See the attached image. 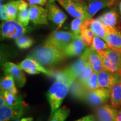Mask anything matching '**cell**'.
<instances>
[{"mask_svg":"<svg viewBox=\"0 0 121 121\" xmlns=\"http://www.w3.org/2000/svg\"><path fill=\"white\" fill-rule=\"evenodd\" d=\"M66 10V12L73 17H78L87 20L91 19L89 13L87 3L78 0H56Z\"/></svg>","mask_w":121,"mask_h":121,"instance_id":"cell-3","label":"cell"},{"mask_svg":"<svg viewBox=\"0 0 121 121\" xmlns=\"http://www.w3.org/2000/svg\"><path fill=\"white\" fill-rule=\"evenodd\" d=\"M72 32L66 31H54L45 39L44 44L64 50L68 44L76 37Z\"/></svg>","mask_w":121,"mask_h":121,"instance_id":"cell-5","label":"cell"},{"mask_svg":"<svg viewBox=\"0 0 121 121\" xmlns=\"http://www.w3.org/2000/svg\"><path fill=\"white\" fill-rule=\"evenodd\" d=\"M111 105L116 109L121 108V80L110 89Z\"/></svg>","mask_w":121,"mask_h":121,"instance_id":"cell-21","label":"cell"},{"mask_svg":"<svg viewBox=\"0 0 121 121\" xmlns=\"http://www.w3.org/2000/svg\"><path fill=\"white\" fill-rule=\"evenodd\" d=\"M16 44L21 49H27L31 47L34 43V40L31 38L27 36H22L16 39Z\"/></svg>","mask_w":121,"mask_h":121,"instance_id":"cell-32","label":"cell"},{"mask_svg":"<svg viewBox=\"0 0 121 121\" xmlns=\"http://www.w3.org/2000/svg\"><path fill=\"white\" fill-rule=\"evenodd\" d=\"M85 20L81 18L76 17L74 19L71 23V29L72 32L77 37L81 35V26Z\"/></svg>","mask_w":121,"mask_h":121,"instance_id":"cell-33","label":"cell"},{"mask_svg":"<svg viewBox=\"0 0 121 121\" xmlns=\"http://www.w3.org/2000/svg\"><path fill=\"white\" fill-rule=\"evenodd\" d=\"M86 88L88 90H94V89L99 88L98 85V72H94L91 75L90 78L85 85Z\"/></svg>","mask_w":121,"mask_h":121,"instance_id":"cell-34","label":"cell"},{"mask_svg":"<svg viewBox=\"0 0 121 121\" xmlns=\"http://www.w3.org/2000/svg\"><path fill=\"white\" fill-rule=\"evenodd\" d=\"M70 86L67 82L56 81L49 87L47 96L51 107L50 118L60 109L63 99L69 91Z\"/></svg>","mask_w":121,"mask_h":121,"instance_id":"cell-2","label":"cell"},{"mask_svg":"<svg viewBox=\"0 0 121 121\" xmlns=\"http://www.w3.org/2000/svg\"><path fill=\"white\" fill-rule=\"evenodd\" d=\"M69 91L75 98L78 99L84 100L86 99L88 90L78 80H76L70 86Z\"/></svg>","mask_w":121,"mask_h":121,"instance_id":"cell-22","label":"cell"},{"mask_svg":"<svg viewBox=\"0 0 121 121\" xmlns=\"http://www.w3.org/2000/svg\"><path fill=\"white\" fill-rule=\"evenodd\" d=\"M98 52L102 57L105 70L121 75V52L111 48Z\"/></svg>","mask_w":121,"mask_h":121,"instance_id":"cell-4","label":"cell"},{"mask_svg":"<svg viewBox=\"0 0 121 121\" xmlns=\"http://www.w3.org/2000/svg\"><path fill=\"white\" fill-rule=\"evenodd\" d=\"M95 34L90 28V26L82 27L81 28V38L86 47H90Z\"/></svg>","mask_w":121,"mask_h":121,"instance_id":"cell-25","label":"cell"},{"mask_svg":"<svg viewBox=\"0 0 121 121\" xmlns=\"http://www.w3.org/2000/svg\"><path fill=\"white\" fill-rule=\"evenodd\" d=\"M8 91L9 92H10L11 93L13 94H15V95H17L18 92H19V91H18L17 88H16V86H14V87H12L11 89H10V90H8Z\"/></svg>","mask_w":121,"mask_h":121,"instance_id":"cell-39","label":"cell"},{"mask_svg":"<svg viewBox=\"0 0 121 121\" xmlns=\"http://www.w3.org/2000/svg\"><path fill=\"white\" fill-rule=\"evenodd\" d=\"M29 14L30 21L35 25L48 24L47 10L42 6H30Z\"/></svg>","mask_w":121,"mask_h":121,"instance_id":"cell-14","label":"cell"},{"mask_svg":"<svg viewBox=\"0 0 121 121\" xmlns=\"http://www.w3.org/2000/svg\"><path fill=\"white\" fill-rule=\"evenodd\" d=\"M116 121H121V108L119 110H118L116 118Z\"/></svg>","mask_w":121,"mask_h":121,"instance_id":"cell-40","label":"cell"},{"mask_svg":"<svg viewBox=\"0 0 121 121\" xmlns=\"http://www.w3.org/2000/svg\"><path fill=\"white\" fill-rule=\"evenodd\" d=\"M48 20L57 25V29L60 28L65 21L67 16L60 7L54 2V0H49L46 5Z\"/></svg>","mask_w":121,"mask_h":121,"instance_id":"cell-8","label":"cell"},{"mask_svg":"<svg viewBox=\"0 0 121 121\" xmlns=\"http://www.w3.org/2000/svg\"><path fill=\"white\" fill-rule=\"evenodd\" d=\"M85 47V45L81 40L80 35L76 37L69 44L67 45L63 51L67 57L78 56L82 53Z\"/></svg>","mask_w":121,"mask_h":121,"instance_id":"cell-16","label":"cell"},{"mask_svg":"<svg viewBox=\"0 0 121 121\" xmlns=\"http://www.w3.org/2000/svg\"><path fill=\"white\" fill-rule=\"evenodd\" d=\"M30 21L29 9L25 8L19 9V12L17 16V22L25 27L28 26Z\"/></svg>","mask_w":121,"mask_h":121,"instance_id":"cell-29","label":"cell"},{"mask_svg":"<svg viewBox=\"0 0 121 121\" xmlns=\"http://www.w3.org/2000/svg\"><path fill=\"white\" fill-rule=\"evenodd\" d=\"M110 98V89L99 87L94 90H88L86 99L93 105H99L107 102Z\"/></svg>","mask_w":121,"mask_h":121,"instance_id":"cell-9","label":"cell"},{"mask_svg":"<svg viewBox=\"0 0 121 121\" xmlns=\"http://www.w3.org/2000/svg\"><path fill=\"white\" fill-rule=\"evenodd\" d=\"M6 105V100L4 96V95L1 93V96H0V107Z\"/></svg>","mask_w":121,"mask_h":121,"instance_id":"cell-38","label":"cell"},{"mask_svg":"<svg viewBox=\"0 0 121 121\" xmlns=\"http://www.w3.org/2000/svg\"><path fill=\"white\" fill-rule=\"evenodd\" d=\"M117 112V109L108 104H104L98 109V115L102 121H116Z\"/></svg>","mask_w":121,"mask_h":121,"instance_id":"cell-18","label":"cell"},{"mask_svg":"<svg viewBox=\"0 0 121 121\" xmlns=\"http://www.w3.org/2000/svg\"><path fill=\"white\" fill-rule=\"evenodd\" d=\"M121 80V74L103 70L98 72L99 87L110 89Z\"/></svg>","mask_w":121,"mask_h":121,"instance_id":"cell-13","label":"cell"},{"mask_svg":"<svg viewBox=\"0 0 121 121\" xmlns=\"http://www.w3.org/2000/svg\"><path fill=\"white\" fill-rule=\"evenodd\" d=\"M6 100V105L15 106L24 104L21 95L13 94L9 91H1Z\"/></svg>","mask_w":121,"mask_h":121,"instance_id":"cell-24","label":"cell"},{"mask_svg":"<svg viewBox=\"0 0 121 121\" xmlns=\"http://www.w3.org/2000/svg\"><path fill=\"white\" fill-rule=\"evenodd\" d=\"M90 47L98 52H101L109 48L108 44L106 43L105 40L96 35H95L94 37Z\"/></svg>","mask_w":121,"mask_h":121,"instance_id":"cell-28","label":"cell"},{"mask_svg":"<svg viewBox=\"0 0 121 121\" xmlns=\"http://www.w3.org/2000/svg\"><path fill=\"white\" fill-rule=\"evenodd\" d=\"M24 104L0 107V121H10L19 118L24 114Z\"/></svg>","mask_w":121,"mask_h":121,"instance_id":"cell-12","label":"cell"},{"mask_svg":"<svg viewBox=\"0 0 121 121\" xmlns=\"http://www.w3.org/2000/svg\"><path fill=\"white\" fill-rule=\"evenodd\" d=\"M93 72L94 70L93 68H92L91 66L89 61H88L86 63V65L84 69H83L82 72L80 73L78 78L76 80H78L81 84L85 86L86 83L87 81V80L90 78L91 75L93 74Z\"/></svg>","mask_w":121,"mask_h":121,"instance_id":"cell-27","label":"cell"},{"mask_svg":"<svg viewBox=\"0 0 121 121\" xmlns=\"http://www.w3.org/2000/svg\"><path fill=\"white\" fill-rule=\"evenodd\" d=\"M70 110L66 107L60 108L51 118L50 121H65L69 116Z\"/></svg>","mask_w":121,"mask_h":121,"instance_id":"cell-30","label":"cell"},{"mask_svg":"<svg viewBox=\"0 0 121 121\" xmlns=\"http://www.w3.org/2000/svg\"><path fill=\"white\" fill-rule=\"evenodd\" d=\"M49 0H28V4L30 6L39 5L44 6L46 4Z\"/></svg>","mask_w":121,"mask_h":121,"instance_id":"cell-36","label":"cell"},{"mask_svg":"<svg viewBox=\"0 0 121 121\" xmlns=\"http://www.w3.org/2000/svg\"><path fill=\"white\" fill-rule=\"evenodd\" d=\"M4 1V0H0V1H1V4H2V2H3Z\"/></svg>","mask_w":121,"mask_h":121,"instance_id":"cell-43","label":"cell"},{"mask_svg":"<svg viewBox=\"0 0 121 121\" xmlns=\"http://www.w3.org/2000/svg\"><path fill=\"white\" fill-rule=\"evenodd\" d=\"M26 32V28L17 21H5L1 25V35L3 38L16 39Z\"/></svg>","mask_w":121,"mask_h":121,"instance_id":"cell-6","label":"cell"},{"mask_svg":"<svg viewBox=\"0 0 121 121\" xmlns=\"http://www.w3.org/2000/svg\"><path fill=\"white\" fill-rule=\"evenodd\" d=\"M119 0H87L89 13L91 18L102 9L112 7Z\"/></svg>","mask_w":121,"mask_h":121,"instance_id":"cell-15","label":"cell"},{"mask_svg":"<svg viewBox=\"0 0 121 121\" xmlns=\"http://www.w3.org/2000/svg\"><path fill=\"white\" fill-rule=\"evenodd\" d=\"M29 56L43 66L57 65L67 57L63 50L46 44L36 48Z\"/></svg>","mask_w":121,"mask_h":121,"instance_id":"cell-1","label":"cell"},{"mask_svg":"<svg viewBox=\"0 0 121 121\" xmlns=\"http://www.w3.org/2000/svg\"><path fill=\"white\" fill-rule=\"evenodd\" d=\"M89 61L93 68L94 72H99L105 70L101 55L98 51L92 49L90 47L89 56Z\"/></svg>","mask_w":121,"mask_h":121,"instance_id":"cell-20","label":"cell"},{"mask_svg":"<svg viewBox=\"0 0 121 121\" xmlns=\"http://www.w3.org/2000/svg\"><path fill=\"white\" fill-rule=\"evenodd\" d=\"M15 81L14 78L11 75H6L1 80V91H8L15 86Z\"/></svg>","mask_w":121,"mask_h":121,"instance_id":"cell-31","label":"cell"},{"mask_svg":"<svg viewBox=\"0 0 121 121\" xmlns=\"http://www.w3.org/2000/svg\"><path fill=\"white\" fill-rule=\"evenodd\" d=\"M19 121H33V118L32 117H28V118H24Z\"/></svg>","mask_w":121,"mask_h":121,"instance_id":"cell-41","label":"cell"},{"mask_svg":"<svg viewBox=\"0 0 121 121\" xmlns=\"http://www.w3.org/2000/svg\"><path fill=\"white\" fill-rule=\"evenodd\" d=\"M90 28L94 33L95 35L98 36L104 40L107 34L115 28L104 25L96 18L95 19H92L91 23L90 24Z\"/></svg>","mask_w":121,"mask_h":121,"instance_id":"cell-19","label":"cell"},{"mask_svg":"<svg viewBox=\"0 0 121 121\" xmlns=\"http://www.w3.org/2000/svg\"><path fill=\"white\" fill-rule=\"evenodd\" d=\"M75 121H95V119L93 116L89 115V116H85V117L81 118Z\"/></svg>","mask_w":121,"mask_h":121,"instance_id":"cell-37","label":"cell"},{"mask_svg":"<svg viewBox=\"0 0 121 121\" xmlns=\"http://www.w3.org/2000/svg\"><path fill=\"white\" fill-rule=\"evenodd\" d=\"M0 17L1 19L4 21H9L8 12L5 4H1L0 5Z\"/></svg>","mask_w":121,"mask_h":121,"instance_id":"cell-35","label":"cell"},{"mask_svg":"<svg viewBox=\"0 0 121 121\" xmlns=\"http://www.w3.org/2000/svg\"><path fill=\"white\" fill-rule=\"evenodd\" d=\"M18 65L22 70L30 75L43 73L49 76H52V72L47 70L43 66L30 56L27 57Z\"/></svg>","mask_w":121,"mask_h":121,"instance_id":"cell-10","label":"cell"},{"mask_svg":"<svg viewBox=\"0 0 121 121\" xmlns=\"http://www.w3.org/2000/svg\"><path fill=\"white\" fill-rule=\"evenodd\" d=\"M19 0L12 1L5 4L8 12L9 20H16L19 12Z\"/></svg>","mask_w":121,"mask_h":121,"instance_id":"cell-26","label":"cell"},{"mask_svg":"<svg viewBox=\"0 0 121 121\" xmlns=\"http://www.w3.org/2000/svg\"><path fill=\"white\" fill-rule=\"evenodd\" d=\"M119 13H120L121 16V1L119 4Z\"/></svg>","mask_w":121,"mask_h":121,"instance_id":"cell-42","label":"cell"},{"mask_svg":"<svg viewBox=\"0 0 121 121\" xmlns=\"http://www.w3.org/2000/svg\"><path fill=\"white\" fill-rule=\"evenodd\" d=\"M78 1H83V0H78Z\"/></svg>","mask_w":121,"mask_h":121,"instance_id":"cell-44","label":"cell"},{"mask_svg":"<svg viewBox=\"0 0 121 121\" xmlns=\"http://www.w3.org/2000/svg\"><path fill=\"white\" fill-rule=\"evenodd\" d=\"M97 19L107 26L116 28L118 20V14L115 11L112 10L100 15Z\"/></svg>","mask_w":121,"mask_h":121,"instance_id":"cell-23","label":"cell"},{"mask_svg":"<svg viewBox=\"0 0 121 121\" xmlns=\"http://www.w3.org/2000/svg\"><path fill=\"white\" fill-rule=\"evenodd\" d=\"M89 52L90 47L85 48L78 60H76L73 64L63 70L73 82L78 78L89 61Z\"/></svg>","mask_w":121,"mask_h":121,"instance_id":"cell-7","label":"cell"},{"mask_svg":"<svg viewBox=\"0 0 121 121\" xmlns=\"http://www.w3.org/2000/svg\"><path fill=\"white\" fill-rule=\"evenodd\" d=\"M104 40L109 48L121 52V33L117 28L109 32Z\"/></svg>","mask_w":121,"mask_h":121,"instance_id":"cell-17","label":"cell"},{"mask_svg":"<svg viewBox=\"0 0 121 121\" xmlns=\"http://www.w3.org/2000/svg\"><path fill=\"white\" fill-rule=\"evenodd\" d=\"M3 69L6 75H10L13 77L18 86L19 87L24 86L26 81V77L19 65L7 62L3 65Z\"/></svg>","mask_w":121,"mask_h":121,"instance_id":"cell-11","label":"cell"}]
</instances>
